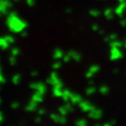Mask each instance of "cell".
Returning <instances> with one entry per match:
<instances>
[]
</instances>
